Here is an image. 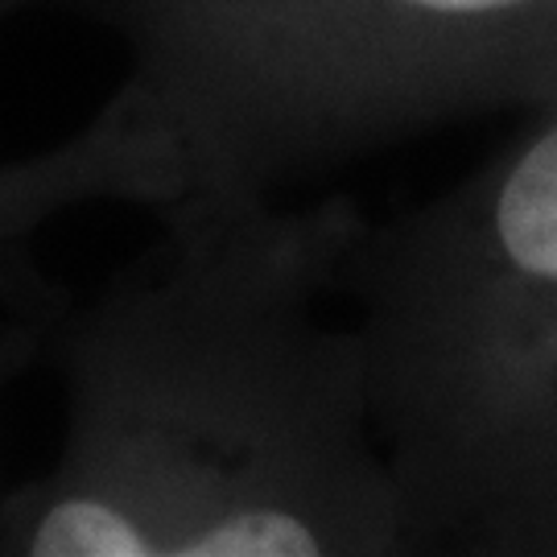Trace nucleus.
Returning a JSON list of instances; mask_svg holds the SVG:
<instances>
[{"label":"nucleus","instance_id":"obj_1","mask_svg":"<svg viewBox=\"0 0 557 557\" xmlns=\"http://www.w3.org/2000/svg\"><path fill=\"white\" fill-rule=\"evenodd\" d=\"M158 220L66 335L62 446L0 554H413L338 289L356 211L190 190Z\"/></svg>","mask_w":557,"mask_h":557},{"label":"nucleus","instance_id":"obj_2","mask_svg":"<svg viewBox=\"0 0 557 557\" xmlns=\"http://www.w3.org/2000/svg\"><path fill=\"white\" fill-rule=\"evenodd\" d=\"M397 220L356 223L343 306L413 554H557V100Z\"/></svg>","mask_w":557,"mask_h":557},{"label":"nucleus","instance_id":"obj_3","mask_svg":"<svg viewBox=\"0 0 557 557\" xmlns=\"http://www.w3.org/2000/svg\"><path fill=\"white\" fill-rule=\"evenodd\" d=\"M178 199L281 186L458 116L557 100V0H83Z\"/></svg>","mask_w":557,"mask_h":557},{"label":"nucleus","instance_id":"obj_4","mask_svg":"<svg viewBox=\"0 0 557 557\" xmlns=\"http://www.w3.org/2000/svg\"><path fill=\"white\" fill-rule=\"evenodd\" d=\"M174 195L178 182L165 153L108 100L75 137L0 161V244L87 202H137L158 211Z\"/></svg>","mask_w":557,"mask_h":557},{"label":"nucleus","instance_id":"obj_5","mask_svg":"<svg viewBox=\"0 0 557 557\" xmlns=\"http://www.w3.org/2000/svg\"><path fill=\"white\" fill-rule=\"evenodd\" d=\"M17 4H25V0H0V13H13Z\"/></svg>","mask_w":557,"mask_h":557}]
</instances>
